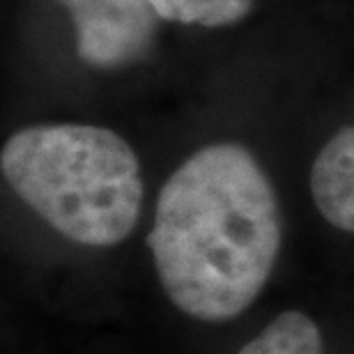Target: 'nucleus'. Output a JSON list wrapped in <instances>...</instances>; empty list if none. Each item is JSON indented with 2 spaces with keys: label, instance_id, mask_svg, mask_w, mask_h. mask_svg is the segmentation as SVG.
Segmentation results:
<instances>
[{
  "label": "nucleus",
  "instance_id": "nucleus-4",
  "mask_svg": "<svg viewBox=\"0 0 354 354\" xmlns=\"http://www.w3.org/2000/svg\"><path fill=\"white\" fill-rule=\"evenodd\" d=\"M310 194L331 225L354 232V127L338 131L315 157Z\"/></svg>",
  "mask_w": 354,
  "mask_h": 354
},
{
  "label": "nucleus",
  "instance_id": "nucleus-2",
  "mask_svg": "<svg viewBox=\"0 0 354 354\" xmlns=\"http://www.w3.org/2000/svg\"><path fill=\"white\" fill-rule=\"evenodd\" d=\"M0 168L14 194L72 242L120 244L138 221L140 164L104 127H28L5 143Z\"/></svg>",
  "mask_w": 354,
  "mask_h": 354
},
{
  "label": "nucleus",
  "instance_id": "nucleus-3",
  "mask_svg": "<svg viewBox=\"0 0 354 354\" xmlns=\"http://www.w3.org/2000/svg\"><path fill=\"white\" fill-rule=\"evenodd\" d=\"M69 10L76 51L95 69H122L147 58L157 37L150 0H55Z\"/></svg>",
  "mask_w": 354,
  "mask_h": 354
},
{
  "label": "nucleus",
  "instance_id": "nucleus-5",
  "mask_svg": "<svg viewBox=\"0 0 354 354\" xmlns=\"http://www.w3.org/2000/svg\"><path fill=\"white\" fill-rule=\"evenodd\" d=\"M239 354H322V336L308 315L286 310Z\"/></svg>",
  "mask_w": 354,
  "mask_h": 354
},
{
  "label": "nucleus",
  "instance_id": "nucleus-6",
  "mask_svg": "<svg viewBox=\"0 0 354 354\" xmlns=\"http://www.w3.org/2000/svg\"><path fill=\"white\" fill-rule=\"evenodd\" d=\"M150 5L159 19L223 28L242 21L251 12L253 0H150Z\"/></svg>",
  "mask_w": 354,
  "mask_h": 354
},
{
  "label": "nucleus",
  "instance_id": "nucleus-1",
  "mask_svg": "<svg viewBox=\"0 0 354 354\" xmlns=\"http://www.w3.org/2000/svg\"><path fill=\"white\" fill-rule=\"evenodd\" d=\"M147 246L187 315L225 322L249 308L281 249L279 201L256 157L237 143L191 154L161 189Z\"/></svg>",
  "mask_w": 354,
  "mask_h": 354
}]
</instances>
